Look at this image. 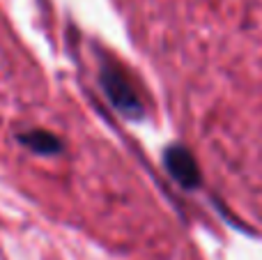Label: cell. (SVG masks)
<instances>
[{
  "label": "cell",
  "mask_w": 262,
  "mask_h": 260,
  "mask_svg": "<svg viewBox=\"0 0 262 260\" xmlns=\"http://www.w3.org/2000/svg\"><path fill=\"white\" fill-rule=\"evenodd\" d=\"M163 168L168 170L172 180L180 184L182 189H198L203 184V173H200V166L195 161L193 152L186 145H180V143H172L163 150Z\"/></svg>",
  "instance_id": "cell-2"
},
{
  "label": "cell",
  "mask_w": 262,
  "mask_h": 260,
  "mask_svg": "<svg viewBox=\"0 0 262 260\" xmlns=\"http://www.w3.org/2000/svg\"><path fill=\"white\" fill-rule=\"evenodd\" d=\"M18 143L41 157H55L62 152V141L49 129H28V132L18 134Z\"/></svg>",
  "instance_id": "cell-3"
},
{
  "label": "cell",
  "mask_w": 262,
  "mask_h": 260,
  "mask_svg": "<svg viewBox=\"0 0 262 260\" xmlns=\"http://www.w3.org/2000/svg\"><path fill=\"white\" fill-rule=\"evenodd\" d=\"M99 85H101V90H104L106 99L111 101V106H113L120 115H124V118H129V120H143V115H145L143 101L136 95L127 74H124L113 60H104V62L99 64Z\"/></svg>",
  "instance_id": "cell-1"
}]
</instances>
